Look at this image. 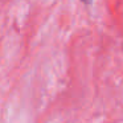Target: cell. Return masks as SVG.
Instances as JSON below:
<instances>
[{
  "label": "cell",
  "instance_id": "cell-1",
  "mask_svg": "<svg viewBox=\"0 0 123 123\" xmlns=\"http://www.w3.org/2000/svg\"><path fill=\"white\" fill-rule=\"evenodd\" d=\"M82 1H83L85 4H90V3H91V0H82Z\"/></svg>",
  "mask_w": 123,
  "mask_h": 123
}]
</instances>
